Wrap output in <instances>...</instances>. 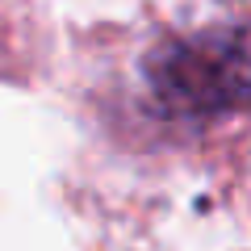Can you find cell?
<instances>
[{
	"instance_id": "cell-1",
	"label": "cell",
	"mask_w": 251,
	"mask_h": 251,
	"mask_svg": "<svg viewBox=\"0 0 251 251\" xmlns=\"http://www.w3.org/2000/svg\"><path fill=\"white\" fill-rule=\"evenodd\" d=\"M143 80L159 117H214L251 109V25H209L151 46Z\"/></svg>"
}]
</instances>
